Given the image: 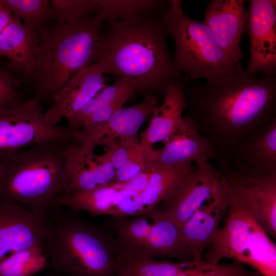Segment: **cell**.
I'll list each match as a JSON object with an SVG mask.
<instances>
[{
	"label": "cell",
	"instance_id": "cell-1",
	"mask_svg": "<svg viewBox=\"0 0 276 276\" xmlns=\"http://www.w3.org/2000/svg\"><path fill=\"white\" fill-rule=\"evenodd\" d=\"M186 114L209 143L223 173L242 140L276 119V76L257 77L244 71L196 83L185 92Z\"/></svg>",
	"mask_w": 276,
	"mask_h": 276
},
{
	"label": "cell",
	"instance_id": "cell-2",
	"mask_svg": "<svg viewBox=\"0 0 276 276\" xmlns=\"http://www.w3.org/2000/svg\"><path fill=\"white\" fill-rule=\"evenodd\" d=\"M163 9L105 21L101 31L95 63L104 74L128 80L145 97L165 96L173 83H189L169 49Z\"/></svg>",
	"mask_w": 276,
	"mask_h": 276
},
{
	"label": "cell",
	"instance_id": "cell-3",
	"mask_svg": "<svg viewBox=\"0 0 276 276\" xmlns=\"http://www.w3.org/2000/svg\"><path fill=\"white\" fill-rule=\"evenodd\" d=\"M76 142L47 141L0 155V199L48 215L70 180L68 151Z\"/></svg>",
	"mask_w": 276,
	"mask_h": 276
},
{
	"label": "cell",
	"instance_id": "cell-4",
	"mask_svg": "<svg viewBox=\"0 0 276 276\" xmlns=\"http://www.w3.org/2000/svg\"><path fill=\"white\" fill-rule=\"evenodd\" d=\"M61 207L48 214L43 246L54 271L65 276H118L117 259L122 251L113 235Z\"/></svg>",
	"mask_w": 276,
	"mask_h": 276
},
{
	"label": "cell",
	"instance_id": "cell-5",
	"mask_svg": "<svg viewBox=\"0 0 276 276\" xmlns=\"http://www.w3.org/2000/svg\"><path fill=\"white\" fill-rule=\"evenodd\" d=\"M104 21L98 14L56 21L38 30L35 99L51 98L97 58Z\"/></svg>",
	"mask_w": 276,
	"mask_h": 276
},
{
	"label": "cell",
	"instance_id": "cell-6",
	"mask_svg": "<svg viewBox=\"0 0 276 276\" xmlns=\"http://www.w3.org/2000/svg\"><path fill=\"white\" fill-rule=\"evenodd\" d=\"M181 4L180 0H169L163 9L177 70L189 80L205 81L243 71L220 47L207 25L186 15Z\"/></svg>",
	"mask_w": 276,
	"mask_h": 276
},
{
	"label": "cell",
	"instance_id": "cell-7",
	"mask_svg": "<svg viewBox=\"0 0 276 276\" xmlns=\"http://www.w3.org/2000/svg\"><path fill=\"white\" fill-rule=\"evenodd\" d=\"M131 217L110 216L105 224L122 252L193 262L181 229L167 213L155 207L148 213Z\"/></svg>",
	"mask_w": 276,
	"mask_h": 276
},
{
	"label": "cell",
	"instance_id": "cell-8",
	"mask_svg": "<svg viewBox=\"0 0 276 276\" xmlns=\"http://www.w3.org/2000/svg\"><path fill=\"white\" fill-rule=\"evenodd\" d=\"M228 211L202 261L217 264L223 259H232L250 266L262 276H276V246L269 236L250 215Z\"/></svg>",
	"mask_w": 276,
	"mask_h": 276
},
{
	"label": "cell",
	"instance_id": "cell-9",
	"mask_svg": "<svg viewBox=\"0 0 276 276\" xmlns=\"http://www.w3.org/2000/svg\"><path fill=\"white\" fill-rule=\"evenodd\" d=\"M78 130L47 123L39 100H22L0 109V155L47 141L76 142Z\"/></svg>",
	"mask_w": 276,
	"mask_h": 276
},
{
	"label": "cell",
	"instance_id": "cell-10",
	"mask_svg": "<svg viewBox=\"0 0 276 276\" xmlns=\"http://www.w3.org/2000/svg\"><path fill=\"white\" fill-rule=\"evenodd\" d=\"M227 210L251 216L267 234L276 238V175L247 176L223 173Z\"/></svg>",
	"mask_w": 276,
	"mask_h": 276
},
{
	"label": "cell",
	"instance_id": "cell-11",
	"mask_svg": "<svg viewBox=\"0 0 276 276\" xmlns=\"http://www.w3.org/2000/svg\"><path fill=\"white\" fill-rule=\"evenodd\" d=\"M157 99L148 96L140 103L123 107L107 121L86 126L79 130L76 142L81 147L94 151L101 145L107 149L139 141L137 133L157 106Z\"/></svg>",
	"mask_w": 276,
	"mask_h": 276
},
{
	"label": "cell",
	"instance_id": "cell-12",
	"mask_svg": "<svg viewBox=\"0 0 276 276\" xmlns=\"http://www.w3.org/2000/svg\"><path fill=\"white\" fill-rule=\"evenodd\" d=\"M246 33L249 58L244 72L256 76H276V1L250 0Z\"/></svg>",
	"mask_w": 276,
	"mask_h": 276
},
{
	"label": "cell",
	"instance_id": "cell-13",
	"mask_svg": "<svg viewBox=\"0 0 276 276\" xmlns=\"http://www.w3.org/2000/svg\"><path fill=\"white\" fill-rule=\"evenodd\" d=\"M224 179V173L209 162L196 165L170 197L157 207L181 229L196 211L220 190Z\"/></svg>",
	"mask_w": 276,
	"mask_h": 276
},
{
	"label": "cell",
	"instance_id": "cell-14",
	"mask_svg": "<svg viewBox=\"0 0 276 276\" xmlns=\"http://www.w3.org/2000/svg\"><path fill=\"white\" fill-rule=\"evenodd\" d=\"M49 226L48 215L0 199V260L33 246L43 248Z\"/></svg>",
	"mask_w": 276,
	"mask_h": 276
},
{
	"label": "cell",
	"instance_id": "cell-15",
	"mask_svg": "<svg viewBox=\"0 0 276 276\" xmlns=\"http://www.w3.org/2000/svg\"><path fill=\"white\" fill-rule=\"evenodd\" d=\"M245 0H210L204 11V23L232 61L242 68L241 38L246 32L248 11Z\"/></svg>",
	"mask_w": 276,
	"mask_h": 276
},
{
	"label": "cell",
	"instance_id": "cell-16",
	"mask_svg": "<svg viewBox=\"0 0 276 276\" xmlns=\"http://www.w3.org/2000/svg\"><path fill=\"white\" fill-rule=\"evenodd\" d=\"M230 164L229 171L241 175H276V119L239 142L231 153Z\"/></svg>",
	"mask_w": 276,
	"mask_h": 276
},
{
	"label": "cell",
	"instance_id": "cell-17",
	"mask_svg": "<svg viewBox=\"0 0 276 276\" xmlns=\"http://www.w3.org/2000/svg\"><path fill=\"white\" fill-rule=\"evenodd\" d=\"M104 75L95 63L81 70L53 96L44 112L47 123L56 126L73 117L105 86Z\"/></svg>",
	"mask_w": 276,
	"mask_h": 276
},
{
	"label": "cell",
	"instance_id": "cell-18",
	"mask_svg": "<svg viewBox=\"0 0 276 276\" xmlns=\"http://www.w3.org/2000/svg\"><path fill=\"white\" fill-rule=\"evenodd\" d=\"M164 146L155 150V162L165 166L185 164L196 165L214 160V154L208 141L200 133L187 116L163 142Z\"/></svg>",
	"mask_w": 276,
	"mask_h": 276
},
{
	"label": "cell",
	"instance_id": "cell-19",
	"mask_svg": "<svg viewBox=\"0 0 276 276\" xmlns=\"http://www.w3.org/2000/svg\"><path fill=\"white\" fill-rule=\"evenodd\" d=\"M68 163L70 180L65 195L80 194L114 182L116 169L105 154L96 155L75 143L68 149Z\"/></svg>",
	"mask_w": 276,
	"mask_h": 276
},
{
	"label": "cell",
	"instance_id": "cell-20",
	"mask_svg": "<svg viewBox=\"0 0 276 276\" xmlns=\"http://www.w3.org/2000/svg\"><path fill=\"white\" fill-rule=\"evenodd\" d=\"M226 200L224 179L220 190L202 205L182 226V234L193 262L202 261L203 251L211 244L227 210Z\"/></svg>",
	"mask_w": 276,
	"mask_h": 276
},
{
	"label": "cell",
	"instance_id": "cell-21",
	"mask_svg": "<svg viewBox=\"0 0 276 276\" xmlns=\"http://www.w3.org/2000/svg\"><path fill=\"white\" fill-rule=\"evenodd\" d=\"M38 45V31L13 14L10 22L0 34V58H6L8 67L13 71L33 77Z\"/></svg>",
	"mask_w": 276,
	"mask_h": 276
},
{
	"label": "cell",
	"instance_id": "cell-22",
	"mask_svg": "<svg viewBox=\"0 0 276 276\" xmlns=\"http://www.w3.org/2000/svg\"><path fill=\"white\" fill-rule=\"evenodd\" d=\"M188 83H173L167 88L162 105L156 106L147 127L141 133L140 141L152 145L163 142L183 120L187 108L185 92Z\"/></svg>",
	"mask_w": 276,
	"mask_h": 276
},
{
	"label": "cell",
	"instance_id": "cell-23",
	"mask_svg": "<svg viewBox=\"0 0 276 276\" xmlns=\"http://www.w3.org/2000/svg\"><path fill=\"white\" fill-rule=\"evenodd\" d=\"M195 166L192 164L165 166L154 161L148 184L138 196L141 215L167 200Z\"/></svg>",
	"mask_w": 276,
	"mask_h": 276
},
{
	"label": "cell",
	"instance_id": "cell-24",
	"mask_svg": "<svg viewBox=\"0 0 276 276\" xmlns=\"http://www.w3.org/2000/svg\"><path fill=\"white\" fill-rule=\"evenodd\" d=\"M195 263L160 261L123 252L117 259L118 276H177Z\"/></svg>",
	"mask_w": 276,
	"mask_h": 276
},
{
	"label": "cell",
	"instance_id": "cell-25",
	"mask_svg": "<svg viewBox=\"0 0 276 276\" xmlns=\"http://www.w3.org/2000/svg\"><path fill=\"white\" fill-rule=\"evenodd\" d=\"M43 248L35 245L10 254L0 260V276H32L47 268Z\"/></svg>",
	"mask_w": 276,
	"mask_h": 276
},
{
	"label": "cell",
	"instance_id": "cell-26",
	"mask_svg": "<svg viewBox=\"0 0 276 276\" xmlns=\"http://www.w3.org/2000/svg\"><path fill=\"white\" fill-rule=\"evenodd\" d=\"M98 12L104 22L126 19L164 8L168 1L95 0Z\"/></svg>",
	"mask_w": 276,
	"mask_h": 276
},
{
	"label": "cell",
	"instance_id": "cell-27",
	"mask_svg": "<svg viewBox=\"0 0 276 276\" xmlns=\"http://www.w3.org/2000/svg\"><path fill=\"white\" fill-rule=\"evenodd\" d=\"M24 24L38 31L54 18L50 1L1 0Z\"/></svg>",
	"mask_w": 276,
	"mask_h": 276
},
{
	"label": "cell",
	"instance_id": "cell-28",
	"mask_svg": "<svg viewBox=\"0 0 276 276\" xmlns=\"http://www.w3.org/2000/svg\"><path fill=\"white\" fill-rule=\"evenodd\" d=\"M155 153L152 145L141 141L139 148L128 162L116 170L113 182H126L134 178L151 165L155 159Z\"/></svg>",
	"mask_w": 276,
	"mask_h": 276
},
{
	"label": "cell",
	"instance_id": "cell-29",
	"mask_svg": "<svg viewBox=\"0 0 276 276\" xmlns=\"http://www.w3.org/2000/svg\"><path fill=\"white\" fill-rule=\"evenodd\" d=\"M54 18L65 22L97 14L95 0L50 1Z\"/></svg>",
	"mask_w": 276,
	"mask_h": 276
},
{
	"label": "cell",
	"instance_id": "cell-30",
	"mask_svg": "<svg viewBox=\"0 0 276 276\" xmlns=\"http://www.w3.org/2000/svg\"><path fill=\"white\" fill-rule=\"evenodd\" d=\"M191 276H259L257 271L249 270L246 265L233 260L231 263L219 264L196 263L190 269Z\"/></svg>",
	"mask_w": 276,
	"mask_h": 276
},
{
	"label": "cell",
	"instance_id": "cell-31",
	"mask_svg": "<svg viewBox=\"0 0 276 276\" xmlns=\"http://www.w3.org/2000/svg\"><path fill=\"white\" fill-rule=\"evenodd\" d=\"M135 94L131 83L124 78L116 79L111 85L101 89L95 97L98 108L107 103L115 101L127 102Z\"/></svg>",
	"mask_w": 276,
	"mask_h": 276
},
{
	"label": "cell",
	"instance_id": "cell-32",
	"mask_svg": "<svg viewBox=\"0 0 276 276\" xmlns=\"http://www.w3.org/2000/svg\"><path fill=\"white\" fill-rule=\"evenodd\" d=\"M19 80L5 70H0V109L11 107L22 101L17 90Z\"/></svg>",
	"mask_w": 276,
	"mask_h": 276
},
{
	"label": "cell",
	"instance_id": "cell-33",
	"mask_svg": "<svg viewBox=\"0 0 276 276\" xmlns=\"http://www.w3.org/2000/svg\"><path fill=\"white\" fill-rule=\"evenodd\" d=\"M125 102L115 101L101 105L84 122V126L99 124L109 119L117 111L123 107Z\"/></svg>",
	"mask_w": 276,
	"mask_h": 276
},
{
	"label": "cell",
	"instance_id": "cell-34",
	"mask_svg": "<svg viewBox=\"0 0 276 276\" xmlns=\"http://www.w3.org/2000/svg\"><path fill=\"white\" fill-rule=\"evenodd\" d=\"M12 16V12L0 0V34L10 22Z\"/></svg>",
	"mask_w": 276,
	"mask_h": 276
},
{
	"label": "cell",
	"instance_id": "cell-35",
	"mask_svg": "<svg viewBox=\"0 0 276 276\" xmlns=\"http://www.w3.org/2000/svg\"><path fill=\"white\" fill-rule=\"evenodd\" d=\"M195 264L193 266H192L191 267L186 269V270H185L184 271H183L182 272L180 273L177 276H191L190 269L195 265Z\"/></svg>",
	"mask_w": 276,
	"mask_h": 276
},
{
	"label": "cell",
	"instance_id": "cell-36",
	"mask_svg": "<svg viewBox=\"0 0 276 276\" xmlns=\"http://www.w3.org/2000/svg\"><path fill=\"white\" fill-rule=\"evenodd\" d=\"M1 69H2V68H1V67H0V70H1Z\"/></svg>",
	"mask_w": 276,
	"mask_h": 276
}]
</instances>
